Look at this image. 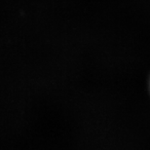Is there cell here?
Segmentation results:
<instances>
[]
</instances>
